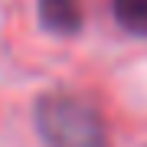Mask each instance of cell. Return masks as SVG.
<instances>
[{
	"mask_svg": "<svg viewBox=\"0 0 147 147\" xmlns=\"http://www.w3.org/2000/svg\"><path fill=\"white\" fill-rule=\"evenodd\" d=\"M33 121L46 147H111L101 111L82 95H42L33 108Z\"/></svg>",
	"mask_w": 147,
	"mask_h": 147,
	"instance_id": "obj_1",
	"label": "cell"
},
{
	"mask_svg": "<svg viewBox=\"0 0 147 147\" xmlns=\"http://www.w3.org/2000/svg\"><path fill=\"white\" fill-rule=\"evenodd\" d=\"M39 23L56 36H75L82 30V13L75 0H39Z\"/></svg>",
	"mask_w": 147,
	"mask_h": 147,
	"instance_id": "obj_2",
	"label": "cell"
},
{
	"mask_svg": "<svg viewBox=\"0 0 147 147\" xmlns=\"http://www.w3.org/2000/svg\"><path fill=\"white\" fill-rule=\"evenodd\" d=\"M111 10L121 30L147 36V0H111Z\"/></svg>",
	"mask_w": 147,
	"mask_h": 147,
	"instance_id": "obj_3",
	"label": "cell"
}]
</instances>
